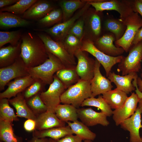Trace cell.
<instances>
[{"label": "cell", "instance_id": "cell-1", "mask_svg": "<svg viewBox=\"0 0 142 142\" xmlns=\"http://www.w3.org/2000/svg\"><path fill=\"white\" fill-rule=\"evenodd\" d=\"M20 57L28 68L39 65L48 58L44 44L37 35L27 32L23 33Z\"/></svg>", "mask_w": 142, "mask_h": 142}, {"label": "cell", "instance_id": "cell-2", "mask_svg": "<svg viewBox=\"0 0 142 142\" xmlns=\"http://www.w3.org/2000/svg\"><path fill=\"white\" fill-rule=\"evenodd\" d=\"M47 53L48 58L45 62L37 66L28 68V71L34 79L40 80L44 84L50 85L53 81L54 73L65 67L57 57Z\"/></svg>", "mask_w": 142, "mask_h": 142}, {"label": "cell", "instance_id": "cell-3", "mask_svg": "<svg viewBox=\"0 0 142 142\" xmlns=\"http://www.w3.org/2000/svg\"><path fill=\"white\" fill-rule=\"evenodd\" d=\"M91 97L90 81L80 79L63 93L61 103L72 105L77 109L85 100Z\"/></svg>", "mask_w": 142, "mask_h": 142}, {"label": "cell", "instance_id": "cell-4", "mask_svg": "<svg viewBox=\"0 0 142 142\" xmlns=\"http://www.w3.org/2000/svg\"><path fill=\"white\" fill-rule=\"evenodd\" d=\"M37 35L43 42L47 52L58 58L65 68H76L77 63L74 57L69 53L62 42L55 41L45 33H40Z\"/></svg>", "mask_w": 142, "mask_h": 142}, {"label": "cell", "instance_id": "cell-5", "mask_svg": "<svg viewBox=\"0 0 142 142\" xmlns=\"http://www.w3.org/2000/svg\"><path fill=\"white\" fill-rule=\"evenodd\" d=\"M93 7L97 12L105 10H115L120 15V19L123 21L133 12H135L133 1H128L85 0Z\"/></svg>", "mask_w": 142, "mask_h": 142}, {"label": "cell", "instance_id": "cell-6", "mask_svg": "<svg viewBox=\"0 0 142 142\" xmlns=\"http://www.w3.org/2000/svg\"><path fill=\"white\" fill-rule=\"evenodd\" d=\"M129 53L126 57L123 56L121 61L118 63L117 71L121 72L122 75L131 72H139L141 69L142 60V40L130 47Z\"/></svg>", "mask_w": 142, "mask_h": 142}, {"label": "cell", "instance_id": "cell-7", "mask_svg": "<svg viewBox=\"0 0 142 142\" xmlns=\"http://www.w3.org/2000/svg\"><path fill=\"white\" fill-rule=\"evenodd\" d=\"M126 26L125 33L119 40L115 41L116 47L123 48L127 52L137 31L142 27V19L136 12H133L123 21Z\"/></svg>", "mask_w": 142, "mask_h": 142}, {"label": "cell", "instance_id": "cell-8", "mask_svg": "<svg viewBox=\"0 0 142 142\" xmlns=\"http://www.w3.org/2000/svg\"><path fill=\"white\" fill-rule=\"evenodd\" d=\"M90 6L87 3L84 7L79 9L72 17L66 21L56 24L49 28L34 30L46 33L55 41L62 42L75 22L83 15Z\"/></svg>", "mask_w": 142, "mask_h": 142}, {"label": "cell", "instance_id": "cell-9", "mask_svg": "<svg viewBox=\"0 0 142 142\" xmlns=\"http://www.w3.org/2000/svg\"><path fill=\"white\" fill-rule=\"evenodd\" d=\"M101 12L89 7L83 14L84 23L83 39H88L94 42L100 37Z\"/></svg>", "mask_w": 142, "mask_h": 142}, {"label": "cell", "instance_id": "cell-10", "mask_svg": "<svg viewBox=\"0 0 142 142\" xmlns=\"http://www.w3.org/2000/svg\"><path fill=\"white\" fill-rule=\"evenodd\" d=\"M66 89L65 87L55 75L54 80L48 89L40 93V98L47 108V111L55 113L56 107L61 103L60 97Z\"/></svg>", "mask_w": 142, "mask_h": 142}, {"label": "cell", "instance_id": "cell-11", "mask_svg": "<svg viewBox=\"0 0 142 142\" xmlns=\"http://www.w3.org/2000/svg\"><path fill=\"white\" fill-rule=\"evenodd\" d=\"M82 45L81 49L87 52L94 57L104 68L108 77L112 68L116 64L120 63L123 56L112 57L107 55L95 46L93 42L87 39H83Z\"/></svg>", "mask_w": 142, "mask_h": 142}, {"label": "cell", "instance_id": "cell-12", "mask_svg": "<svg viewBox=\"0 0 142 142\" xmlns=\"http://www.w3.org/2000/svg\"><path fill=\"white\" fill-rule=\"evenodd\" d=\"M29 75L28 68L20 56L12 64L0 68V91L12 80Z\"/></svg>", "mask_w": 142, "mask_h": 142}, {"label": "cell", "instance_id": "cell-13", "mask_svg": "<svg viewBox=\"0 0 142 142\" xmlns=\"http://www.w3.org/2000/svg\"><path fill=\"white\" fill-rule=\"evenodd\" d=\"M88 53L80 49L74 56L77 59L76 70L80 79L90 81L94 75L95 60L89 57Z\"/></svg>", "mask_w": 142, "mask_h": 142}, {"label": "cell", "instance_id": "cell-14", "mask_svg": "<svg viewBox=\"0 0 142 142\" xmlns=\"http://www.w3.org/2000/svg\"><path fill=\"white\" fill-rule=\"evenodd\" d=\"M139 99L136 93H132L122 106L113 111V119L116 126L134 114Z\"/></svg>", "mask_w": 142, "mask_h": 142}, {"label": "cell", "instance_id": "cell-15", "mask_svg": "<svg viewBox=\"0 0 142 142\" xmlns=\"http://www.w3.org/2000/svg\"><path fill=\"white\" fill-rule=\"evenodd\" d=\"M95 60L94 75L90 81L91 97H94L111 90L113 87L110 80L101 74L100 63L95 59Z\"/></svg>", "mask_w": 142, "mask_h": 142}, {"label": "cell", "instance_id": "cell-16", "mask_svg": "<svg viewBox=\"0 0 142 142\" xmlns=\"http://www.w3.org/2000/svg\"><path fill=\"white\" fill-rule=\"evenodd\" d=\"M77 113L78 118L88 127L97 124L107 126L110 124L105 114L102 111L97 112L91 108H77Z\"/></svg>", "mask_w": 142, "mask_h": 142}, {"label": "cell", "instance_id": "cell-17", "mask_svg": "<svg viewBox=\"0 0 142 142\" xmlns=\"http://www.w3.org/2000/svg\"><path fill=\"white\" fill-rule=\"evenodd\" d=\"M140 110L137 107L134 114L120 125L121 128L129 132L130 142H142L139 130L142 128Z\"/></svg>", "mask_w": 142, "mask_h": 142}, {"label": "cell", "instance_id": "cell-18", "mask_svg": "<svg viewBox=\"0 0 142 142\" xmlns=\"http://www.w3.org/2000/svg\"><path fill=\"white\" fill-rule=\"evenodd\" d=\"M35 80L30 75L14 79L7 84L8 87L5 91L0 93V99L6 98L9 99L15 97L25 90Z\"/></svg>", "mask_w": 142, "mask_h": 142}, {"label": "cell", "instance_id": "cell-19", "mask_svg": "<svg viewBox=\"0 0 142 142\" xmlns=\"http://www.w3.org/2000/svg\"><path fill=\"white\" fill-rule=\"evenodd\" d=\"M55 9L50 2L37 0L22 15V18L27 19L39 20Z\"/></svg>", "mask_w": 142, "mask_h": 142}, {"label": "cell", "instance_id": "cell-20", "mask_svg": "<svg viewBox=\"0 0 142 142\" xmlns=\"http://www.w3.org/2000/svg\"><path fill=\"white\" fill-rule=\"evenodd\" d=\"M116 39L114 35L106 34L100 36L94 43L95 47L105 54L112 57L121 55L125 51L122 48L113 44Z\"/></svg>", "mask_w": 142, "mask_h": 142}, {"label": "cell", "instance_id": "cell-21", "mask_svg": "<svg viewBox=\"0 0 142 142\" xmlns=\"http://www.w3.org/2000/svg\"><path fill=\"white\" fill-rule=\"evenodd\" d=\"M138 77L137 73L135 72H131L125 75L121 76L116 74L114 72H111L108 78L111 83H114L116 88L127 94L135 90L136 88L131 82L133 79H137Z\"/></svg>", "mask_w": 142, "mask_h": 142}, {"label": "cell", "instance_id": "cell-22", "mask_svg": "<svg viewBox=\"0 0 142 142\" xmlns=\"http://www.w3.org/2000/svg\"><path fill=\"white\" fill-rule=\"evenodd\" d=\"M35 120L38 130L65 126V122L60 120L55 113L47 111L37 115Z\"/></svg>", "mask_w": 142, "mask_h": 142}, {"label": "cell", "instance_id": "cell-23", "mask_svg": "<svg viewBox=\"0 0 142 142\" xmlns=\"http://www.w3.org/2000/svg\"><path fill=\"white\" fill-rule=\"evenodd\" d=\"M21 39L17 45L3 46L0 48V68L13 63L20 56Z\"/></svg>", "mask_w": 142, "mask_h": 142}, {"label": "cell", "instance_id": "cell-24", "mask_svg": "<svg viewBox=\"0 0 142 142\" xmlns=\"http://www.w3.org/2000/svg\"><path fill=\"white\" fill-rule=\"evenodd\" d=\"M31 22L19 16L7 12H0V28L10 29L18 27H26Z\"/></svg>", "mask_w": 142, "mask_h": 142}, {"label": "cell", "instance_id": "cell-25", "mask_svg": "<svg viewBox=\"0 0 142 142\" xmlns=\"http://www.w3.org/2000/svg\"><path fill=\"white\" fill-rule=\"evenodd\" d=\"M9 103L16 109L17 117L35 120L36 116L28 105L26 99L21 93L9 99Z\"/></svg>", "mask_w": 142, "mask_h": 142}, {"label": "cell", "instance_id": "cell-26", "mask_svg": "<svg viewBox=\"0 0 142 142\" xmlns=\"http://www.w3.org/2000/svg\"><path fill=\"white\" fill-rule=\"evenodd\" d=\"M73 134L68 126L58 127L42 130H34L33 136L41 138L49 137L55 140L70 134Z\"/></svg>", "mask_w": 142, "mask_h": 142}, {"label": "cell", "instance_id": "cell-27", "mask_svg": "<svg viewBox=\"0 0 142 142\" xmlns=\"http://www.w3.org/2000/svg\"><path fill=\"white\" fill-rule=\"evenodd\" d=\"M102 96L111 108L114 110L122 106L128 97L126 93L116 88L103 94Z\"/></svg>", "mask_w": 142, "mask_h": 142}, {"label": "cell", "instance_id": "cell-28", "mask_svg": "<svg viewBox=\"0 0 142 142\" xmlns=\"http://www.w3.org/2000/svg\"><path fill=\"white\" fill-rule=\"evenodd\" d=\"M86 3L84 0H62L60 1L59 4L62 12V22L70 18L77 10L83 8Z\"/></svg>", "mask_w": 142, "mask_h": 142}, {"label": "cell", "instance_id": "cell-29", "mask_svg": "<svg viewBox=\"0 0 142 142\" xmlns=\"http://www.w3.org/2000/svg\"><path fill=\"white\" fill-rule=\"evenodd\" d=\"M55 113L58 119L64 122L78 120L77 108L69 104H59L56 108Z\"/></svg>", "mask_w": 142, "mask_h": 142}, {"label": "cell", "instance_id": "cell-30", "mask_svg": "<svg viewBox=\"0 0 142 142\" xmlns=\"http://www.w3.org/2000/svg\"><path fill=\"white\" fill-rule=\"evenodd\" d=\"M70 128L73 133L82 138L83 140H89L93 141L95 138L96 134L91 131L82 122L78 120L71 122H66Z\"/></svg>", "mask_w": 142, "mask_h": 142}, {"label": "cell", "instance_id": "cell-31", "mask_svg": "<svg viewBox=\"0 0 142 142\" xmlns=\"http://www.w3.org/2000/svg\"><path fill=\"white\" fill-rule=\"evenodd\" d=\"M55 75L61 81L66 89L77 83L80 79L74 68H64L58 70Z\"/></svg>", "mask_w": 142, "mask_h": 142}, {"label": "cell", "instance_id": "cell-32", "mask_svg": "<svg viewBox=\"0 0 142 142\" xmlns=\"http://www.w3.org/2000/svg\"><path fill=\"white\" fill-rule=\"evenodd\" d=\"M104 27L106 30L113 33L116 41L120 39L124 35L126 26L123 22L119 19L109 18L104 22Z\"/></svg>", "mask_w": 142, "mask_h": 142}, {"label": "cell", "instance_id": "cell-33", "mask_svg": "<svg viewBox=\"0 0 142 142\" xmlns=\"http://www.w3.org/2000/svg\"><path fill=\"white\" fill-rule=\"evenodd\" d=\"M0 140L4 142H22V139L16 136L13 130L12 122L0 119Z\"/></svg>", "mask_w": 142, "mask_h": 142}, {"label": "cell", "instance_id": "cell-34", "mask_svg": "<svg viewBox=\"0 0 142 142\" xmlns=\"http://www.w3.org/2000/svg\"><path fill=\"white\" fill-rule=\"evenodd\" d=\"M94 106L99 108L107 116H110L113 114V111L102 95H99L97 98L91 97L86 99L82 103L81 106Z\"/></svg>", "mask_w": 142, "mask_h": 142}, {"label": "cell", "instance_id": "cell-35", "mask_svg": "<svg viewBox=\"0 0 142 142\" xmlns=\"http://www.w3.org/2000/svg\"><path fill=\"white\" fill-rule=\"evenodd\" d=\"M37 0H18L14 4L0 9V12H7L18 15L23 14Z\"/></svg>", "mask_w": 142, "mask_h": 142}, {"label": "cell", "instance_id": "cell-36", "mask_svg": "<svg viewBox=\"0 0 142 142\" xmlns=\"http://www.w3.org/2000/svg\"><path fill=\"white\" fill-rule=\"evenodd\" d=\"M20 29L11 31L0 32V48L8 43L13 46L17 45L22 34Z\"/></svg>", "mask_w": 142, "mask_h": 142}, {"label": "cell", "instance_id": "cell-37", "mask_svg": "<svg viewBox=\"0 0 142 142\" xmlns=\"http://www.w3.org/2000/svg\"><path fill=\"white\" fill-rule=\"evenodd\" d=\"M62 18L63 14L60 8L54 9L38 20V23L43 27H48L59 23Z\"/></svg>", "mask_w": 142, "mask_h": 142}, {"label": "cell", "instance_id": "cell-38", "mask_svg": "<svg viewBox=\"0 0 142 142\" xmlns=\"http://www.w3.org/2000/svg\"><path fill=\"white\" fill-rule=\"evenodd\" d=\"M9 99H0V119L12 122L19 120L14 110L9 105Z\"/></svg>", "mask_w": 142, "mask_h": 142}, {"label": "cell", "instance_id": "cell-39", "mask_svg": "<svg viewBox=\"0 0 142 142\" xmlns=\"http://www.w3.org/2000/svg\"><path fill=\"white\" fill-rule=\"evenodd\" d=\"M82 40L72 34H68L62 42L69 53L74 57L75 52L82 47Z\"/></svg>", "mask_w": 142, "mask_h": 142}, {"label": "cell", "instance_id": "cell-40", "mask_svg": "<svg viewBox=\"0 0 142 142\" xmlns=\"http://www.w3.org/2000/svg\"><path fill=\"white\" fill-rule=\"evenodd\" d=\"M27 104L30 109L37 115L45 112L47 108L38 94L28 99Z\"/></svg>", "mask_w": 142, "mask_h": 142}, {"label": "cell", "instance_id": "cell-41", "mask_svg": "<svg viewBox=\"0 0 142 142\" xmlns=\"http://www.w3.org/2000/svg\"><path fill=\"white\" fill-rule=\"evenodd\" d=\"M84 23L83 15L75 22L69 30L68 34H72L82 40L84 35Z\"/></svg>", "mask_w": 142, "mask_h": 142}, {"label": "cell", "instance_id": "cell-42", "mask_svg": "<svg viewBox=\"0 0 142 142\" xmlns=\"http://www.w3.org/2000/svg\"><path fill=\"white\" fill-rule=\"evenodd\" d=\"M44 84L41 81L35 79V81L25 90L23 94L26 99H28L38 94L41 90Z\"/></svg>", "mask_w": 142, "mask_h": 142}, {"label": "cell", "instance_id": "cell-43", "mask_svg": "<svg viewBox=\"0 0 142 142\" xmlns=\"http://www.w3.org/2000/svg\"><path fill=\"white\" fill-rule=\"evenodd\" d=\"M83 140V139L78 136L72 134L56 140L57 142H82Z\"/></svg>", "mask_w": 142, "mask_h": 142}, {"label": "cell", "instance_id": "cell-44", "mask_svg": "<svg viewBox=\"0 0 142 142\" xmlns=\"http://www.w3.org/2000/svg\"><path fill=\"white\" fill-rule=\"evenodd\" d=\"M36 126L35 120L31 119H27L25 121L24 124L25 130L28 132L34 131L36 129Z\"/></svg>", "mask_w": 142, "mask_h": 142}, {"label": "cell", "instance_id": "cell-45", "mask_svg": "<svg viewBox=\"0 0 142 142\" xmlns=\"http://www.w3.org/2000/svg\"><path fill=\"white\" fill-rule=\"evenodd\" d=\"M142 40V27L137 32L132 43V45L136 44Z\"/></svg>", "mask_w": 142, "mask_h": 142}, {"label": "cell", "instance_id": "cell-46", "mask_svg": "<svg viewBox=\"0 0 142 142\" xmlns=\"http://www.w3.org/2000/svg\"><path fill=\"white\" fill-rule=\"evenodd\" d=\"M18 0H0V8H1L13 5L17 2Z\"/></svg>", "mask_w": 142, "mask_h": 142}, {"label": "cell", "instance_id": "cell-47", "mask_svg": "<svg viewBox=\"0 0 142 142\" xmlns=\"http://www.w3.org/2000/svg\"><path fill=\"white\" fill-rule=\"evenodd\" d=\"M134 9L135 12L139 13L142 17V2L140 0L133 1Z\"/></svg>", "mask_w": 142, "mask_h": 142}, {"label": "cell", "instance_id": "cell-48", "mask_svg": "<svg viewBox=\"0 0 142 142\" xmlns=\"http://www.w3.org/2000/svg\"><path fill=\"white\" fill-rule=\"evenodd\" d=\"M134 85L136 89V94L139 99L142 98V92H140L138 89L137 83V80H134L132 83Z\"/></svg>", "mask_w": 142, "mask_h": 142}, {"label": "cell", "instance_id": "cell-49", "mask_svg": "<svg viewBox=\"0 0 142 142\" xmlns=\"http://www.w3.org/2000/svg\"><path fill=\"white\" fill-rule=\"evenodd\" d=\"M48 139L46 138H39L33 137L31 142H47Z\"/></svg>", "mask_w": 142, "mask_h": 142}, {"label": "cell", "instance_id": "cell-50", "mask_svg": "<svg viewBox=\"0 0 142 142\" xmlns=\"http://www.w3.org/2000/svg\"><path fill=\"white\" fill-rule=\"evenodd\" d=\"M137 83L139 90L142 92V80L140 77H138L137 79Z\"/></svg>", "mask_w": 142, "mask_h": 142}, {"label": "cell", "instance_id": "cell-51", "mask_svg": "<svg viewBox=\"0 0 142 142\" xmlns=\"http://www.w3.org/2000/svg\"><path fill=\"white\" fill-rule=\"evenodd\" d=\"M138 107L142 113V98L140 99L138 102ZM142 139V136L141 137Z\"/></svg>", "mask_w": 142, "mask_h": 142}, {"label": "cell", "instance_id": "cell-52", "mask_svg": "<svg viewBox=\"0 0 142 142\" xmlns=\"http://www.w3.org/2000/svg\"><path fill=\"white\" fill-rule=\"evenodd\" d=\"M47 142H57V141L56 140L49 138L48 139Z\"/></svg>", "mask_w": 142, "mask_h": 142}, {"label": "cell", "instance_id": "cell-53", "mask_svg": "<svg viewBox=\"0 0 142 142\" xmlns=\"http://www.w3.org/2000/svg\"><path fill=\"white\" fill-rule=\"evenodd\" d=\"M84 141V142H89L90 140H85Z\"/></svg>", "mask_w": 142, "mask_h": 142}, {"label": "cell", "instance_id": "cell-54", "mask_svg": "<svg viewBox=\"0 0 142 142\" xmlns=\"http://www.w3.org/2000/svg\"><path fill=\"white\" fill-rule=\"evenodd\" d=\"M140 77H141L140 78H141V79L142 80V71L141 73V74H140Z\"/></svg>", "mask_w": 142, "mask_h": 142}, {"label": "cell", "instance_id": "cell-55", "mask_svg": "<svg viewBox=\"0 0 142 142\" xmlns=\"http://www.w3.org/2000/svg\"><path fill=\"white\" fill-rule=\"evenodd\" d=\"M89 142H92V141H90Z\"/></svg>", "mask_w": 142, "mask_h": 142}, {"label": "cell", "instance_id": "cell-56", "mask_svg": "<svg viewBox=\"0 0 142 142\" xmlns=\"http://www.w3.org/2000/svg\"><path fill=\"white\" fill-rule=\"evenodd\" d=\"M140 1L142 2V0H141Z\"/></svg>", "mask_w": 142, "mask_h": 142}]
</instances>
